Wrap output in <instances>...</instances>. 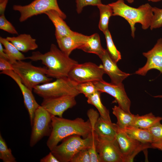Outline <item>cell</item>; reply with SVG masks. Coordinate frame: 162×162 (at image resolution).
<instances>
[{"instance_id":"22","label":"cell","mask_w":162,"mask_h":162,"mask_svg":"<svg viewBox=\"0 0 162 162\" xmlns=\"http://www.w3.org/2000/svg\"><path fill=\"white\" fill-rule=\"evenodd\" d=\"M121 129L130 137L142 143L152 144L153 142L152 136L147 129L128 126Z\"/></svg>"},{"instance_id":"5","label":"cell","mask_w":162,"mask_h":162,"mask_svg":"<svg viewBox=\"0 0 162 162\" xmlns=\"http://www.w3.org/2000/svg\"><path fill=\"white\" fill-rule=\"evenodd\" d=\"M77 84L68 77H65L37 86L33 90L43 99L65 96L76 97L80 94L76 88Z\"/></svg>"},{"instance_id":"33","label":"cell","mask_w":162,"mask_h":162,"mask_svg":"<svg viewBox=\"0 0 162 162\" xmlns=\"http://www.w3.org/2000/svg\"><path fill=\"white\" fill-rule=\"evenodd\" d=\"M92 139L91 144L88 148L90 155L91 162H101L99 155L97 152L96 147L97 135L93 129Z\"/></svg>"},{"instance_id":"34","label":"cell","mask_w":162,"mask_h":162,"mask_svg":"<svg viewBox=\"0 0 162 162\" xmlns=\"http://www.w3.org/2000/svg\"><path fill=\"white\" fill-rule=\"evenodd\" d=\"M0 29L10 34H18L15 28L7 19L4 14L1 15L0 16Z\"/></svg>"},{"instance_id":"30","label":"cell","mask_w":162,"mask_h":162,"mask_svg":"<svg viewBox=\"0 0 162 162\" xmlns=\"http://www.w3.org/2000/svg\"><path fill=\"white\" fill-rule=\"evenodd\" d=\"M0 159L4 162H16L11 150L8 148L4 140L0 134Z\"/></svg>"},{"instance_id":"42","label":"cell","mask_w":162,"mask_h":162,"mask_svg":"<svg viewBox=\"0 0 162 162\" xmlns=\"http://www.w3.org/2000/svg\"><path fill=\"white\" fill-rule=\"evenodd\" d=\"M126 0L128 3L131 4L133 3L134 1V0Z\"/></svg>"},{"instance_id":"8","label":"cell","mask_w":162,"mask_h":162,"mask_svg":"<svg viewBox=\"0 0 162 162\" xmlns=\"http://www.w3.org/2000/svg\"><path fill=\"white\" fill-rule=\"evenodd\" d=\"M105 74L101 64L98 66L91 62L77 64L70 71L68 77L77 84L103 80Z\"/></svg>"},{"instance_id":"20","label":"cell","mask_w":162,"mask_h":162,"mask_svg":"<svg viewBox=\"0 0 162 162\" xmlns=\"http://www.w3.org/2000/svg\"><path fill=\"white\" fill-rule=\"evenodd\" d=\"M6 38L21 52H26L38 47L36 39L29 34H21L16 37H7Z\"/></svg>"},{"instance_id":"3","label":"cell","mask_w":162,"mask_h":162,"mask_svg":"<svg viewBox=\"0 0 162 162\" xmlns=\"http://www.w3.org/2000/svg\"><path fill=\"white\" fill-rule=\"evenodd\" d=\"M108 4L112 9L113 16L122 17L128 22L133 38L135 37L136 23H140L144 30L150 28L153 13V7L148 3L135 8L126 4L124 0H117Z\"/></svg>"},{"instance_id":"1","label":"cell","mask_w":162,"mask_h":162,"mask_svg":"<svg viewBox=\"0 0 162 162\" xmlns=\"http://www.w3.org/2000/svg\"><path fill=\"white\" fill-rule=\"evenodd\" d=\"M51 125L52 131L46 142L50 151L68 136L77 135L86 138L92 130L89 120L85 121L81 118L70 120L51 115Z\"/></svg>"},{"instance_id":"6","label":"cell","mask_w":162,"mask_h":162,"mask_svg":"<svg viewBox=\"0 0 162 162\" xmlns=\"http://www.w3.org/2000/svg\"><path fill=\"white\" fill-rule=\"evenodd\" d=\"M81 136L74 135L64 138L62 140V143L56 146L51 151V152L59 162H70L79 151L88 148L92 140V131L86 138H82Z\"/></svg>"},{"instance_id":"43","label":"cell","mask_w":162,"mask_h":162,"mask_svg":"<svg viewBox=\"0 0 162 162\" xmlns=\"http://www.w3.org/2000/svg\"><path fill=\"white\" fill-rule=\"evenodd\" d=\"M154 98H162V95H157L155 96H154Z\"/></svg>"},{"instance_id":"39","label":"cell","mask_w":162,"mask_h":162,"mask_svg":"<svg viewBox=\"0 0 162 162\" xmlns=\"http://www.w3.org/2000/svg\"><path fill=\"white\" fill-rule=\"evenodd\" d=\"M0 58H2L9 61L8 56L4 49L3 47L2 44L1 43H0Z\"/></svg>"},{"instance_id":"2","label":"cell","mask_w":162,"mask_h":162,"mask_svg":"<svg viewBox=\"0 0 162 162\" xmlns=\"http://www.w3.org/2000/svg\"><path fill=\"white\" fill-rule=\"evenodd\" d=\"M26 58L34 61H41L46 67L47 75L56 79L68 77L70 70L78 63L54 44H51L50 50L45 53L34 52L31 56Z\"/></svg>"},{"instance_id":"4","label":"cell","mask_w":162,"mask_h":162,"mask_svg":"<svg viewBox=\"0 0 162 162\" xmlns=\"http://www.w3.org/2000/svg\"><path fill=\"white\" fill-rule=\"evenodd\" d=\"M13 71L22 82L32 90L37 86L50 82L52 78L47 75V68L33 65L31 62L17 61L13 64Z\"/></svg>"},{"instance_id":"16","label":"cell","mask_w":162,"mask_h":162,"mask_svg":"<svg viewBox=\"0 0 162 162\" xmlns=\"http://www.w3.org/2000/svg\"><path fill=\"white\" fill-rule=\"evenodd\" d=\"M102 64H101L105 74L110 77L111 83L118 85L122 83L123 80L130 75V74L122 71L110 56L106 50L100 57Z\"/></svg>"},{"instance_id":"38","label":"cell","mask_w":162,"mask_h":162,"mask_svg":"<svg viewBox=\"0 0 162 162\" xmlns=\"http://www.w3.org/2000/svg\"><path fill=\"white\" fill-rule=\"evenodd\" d=\"M40 161V162H60L51 152L47 155L41 158Z\"/></svg>"},{"instance_id":"23","label":"cell","mask_w":162,"mask_h":162,"mask_svg":"<svg viewBox=\"0 0 162 162\" xmlns=\"http://www.w3.org/2000/svg\"><path fill=\"white\" fill-rule=\"evenodd\" d=\"M162 117L156 116L152 112L140 116L134 115L132 126L142 129H148L160 122Z\"/></svg>"},{"instance_id":"31","label":"cell","mask_w":162,"mask_h":162,"mask_svg":"<svg viewBox=\"0 0 162 162\" xmlns=\"http://www.w3.org/2000/svg\"><path fill=\"white\" fill-rule=\"evenodd\" d=\"M76 88L80 94L87 98L98 91L93 82H89L77 84Z\"/></svg>"},{"instance_id":"45","label":"cell","mask_w":162,"mask_h":162,"mask_svg":"<svg viewBox=\"0 0 162 162\" xmlns=\"http://www.w3.org/2000/svg\"><path fill=\"white\" fill-rule=\"evenodd\" d=\"M159 150H160L162 151V146L161 147Z\"/></svg>"},{"instance_id":"13","label":"cell","mask_w":162,"mask_h":162,"mask_svg":"<svg viewBox=\"0 0 162 162\" xmlns=\"http://www.w3.org/2000/svg\"><path fill=\"white\" fill-rule=\"evenodd\" d=\"M75 97L65 96L56 98H44L42 106L51 115L62 117L63 113L76 104Z\"/></svg>"},{"instance_id":"37","label":"cell","mask_w":162,"mask_h":162,"mask_svg":"<svg viewBox=\"0 0 162 162\" xmlns=\"http://www.w3.org/2000/svg\"><path fill=\"white\" fill-rule=\"evenodd\" d=\"M0 71L13 70V64L8 60L0 58Z\"/></svg>"},{"instance_id":"10","label":"cell","mask_w":162,"mask_h":162,"mask_svg":"<svg viewBox=\"0 0 162 162\" xmlns=\"http://www.w3.org/2000/svg\"><path fill=\"white\" fill-rule=\"evenodd\" d=\"M116 140L124 162H133L135 157L140 151L148 148H152L151 144L143 143L130 137L119 127Z\"/></svg>"},{"instance_id":"35","label":"cell","mask_w":162,"mask_h":162,"mask_svg":"<svg viewBox=\"0 0 162 162\" xmlns=\"http://www.w3.org/2000/svg\"><path fill=\"white\" fill-rule=\"evenodd\" d=\"M76 10L78 14L80 13L83 8L88 5L98 6L102 4L101 0H76Z\"/></svg>"},{"instance_id":"14","label":"cell","mask_w":162,"mask_h":162,"mask_svg":"<svg viewBox=\"0 0 162 162\" xmlns=\"http://www.w3.org/2000/svg\"><path fill=\"white\" fill-rule=\"evenodd\" d=\"M0 74H5L11 77L19 86L22 94L24 104L28 111L31 125L32 126L35 112L40 106L36 101L32 93V90L22 82L19 76L13 70L2 71Z\"/></svg>"},{"instance_id":"19","label":"cell","mask_w":162,"mask_h":162,"mask_svg":"<svg viewBox=\"0 0 162 162\" xmlns=\"http://www.w3.org/2000/svg\"><path fill=\"white\" fill-rule=\"evenodd\" d=\"M44 14L48 16L55 26L56 39L71 34L74 32L70 29L56 11L51 10L45 12Z\"/></svg>"},{"instance_id":"41","label":"cell","mask_w":162,"mask_h":162,"mask_svg":"<svg viewBox=\"0 0 162 162\" xmlns=\"http://www.w3.org/2000/svg\"><path fill=\"white\" fill-rule=\"evenodd\" d=\"M149 1H151L153 2H159L161 1H162V0H148Z\"/></svg>"},{"instance_id":"27","label":"cell","mask_w":162,"mask_h":162,"mask_svg":"<svg viewBox=\"0 0 162 162\" xmlns=\"http://www.w3.org/2000/svg\"><path fill=\"white\" fill-rule=\"evenodd\" d=\"M100 12V20L98 27L100 30L104 33L108 29L109 21L110 17L113 16L111 7L108 4H103L97 6Z\"/></svg>"},{"instance_id":"21","label":"cell","mask_w":162,"mask_h":162,"mask_svg":"<svg viewBox=\"0 0 162 162\" xmlns=\"http://www.w3.org/2000/svg\"><path fill=\"white\" fill-rule=\"evenodd\" d=\"M78 49L86 52L95 54L99 58L106 50L102 47L99 35L97 33L88 36L86 41Z\"/></svg>"},{"instance_id":"28","label":"cell","mask_w":162,"mask_h":162,"mask_svg":"<svg viewBox=\"0 0 162 162\" xmlns=\"http://www.w3.org/2000/svg\"><path fill=\"white\" fill-rule=\"evenodd\" d=\"M104 34L106 41V50L112 59L117 63L121 59V53L115 46L109 30H107Z\"/></svg>"},{"instance_id":"29","label":"cell","mask_w":162,"mask_h":162,"mask_svg":"<svg viewBox=\"0 0 162 162\" xmlns=\"http://www.w3.org/2000/svg\"><path fill=\"white\" fill-rule=\"evenodd\" d=\"M147 129L153 138L152 148L160 149L162 146V124L158 123Z\"/></svg>"},{"instance_id":"36","label":"cell","mask_w":162,"mask_h":162,"mask_svg":"<svg viewBox=\"0 0 162 162\" xmlns=\"http://www.w3.org/2000/svg\"><path fill=\"white\" fill-rule=\"evenodd\" d=\"M70 162H91L88 148L82 149L76 154L71 159Z\"/></svg>"},{"instance_id":"9","label":"cell","mask_w":162,"mask_h":162,"mask_svg":"<svg viewBox=\"0 0 162 162\" xmlns=\"http://www.w3.org/2000/svg\"><path fill=\"white\" fill-rule=\"evenodd\" d=\"M32 126L29 143L31 147L44 137L50 136L52 131L51 115L40 106L35 112Z\"/></svg>"},{"instance_id":"40","label":"cell","mask_w":162,"mask_h":162,"mask_svg":"<svg viewBox=\"0 0 162 162\" xmlns=\"http://www.w3.org/2000/svg\"><path fill=\"white\" fill-rule=\"evenodd\" d=\"M8 0H4L0 2V15L4 14V12Z\"/></svg>"},{"instance_id":"18","label":"cell","mask_w":162,"mask_h":162,"mask_svg":"<svg viewBox=\"0 0 162 162\" xmlns=\"http://www.w3.org/2000/svg\"><path fill=\"white\" fill-rule=\"evenodd\" d=\"M91 124L98 137L110 140H116L118 128L116 124L106 120L100 116L95 124Z\"/></svg>"},{"instance_id":"44","label":"cell","mask_w":162,"mask_h":162,"mask_svg":"<svg viewBox=\"0 0 162 162\" xmlns=\"http://www.w3.org/2000/svg\"><path fill=\"white\" fill-rule=\"evenodd\" d=\"M4 0H0V2H1L3 1H4Z\"/></svg>"},{"instance_id":"24","label":"cell","mask_w":162,"mask_h":162,"mask_svg":"<svg viewBox=\"0 0 162 162\" xmlns=\"http://www.w3.org/2000/svg\"><path fill=\"white\" fill-rule=\"evenodd\" d=\"M112 109V113L117 119L116 124L120 129H122L132 126L134 115L126 112L118 106L115 105Z\"/></svg>"},{"instance_id":"15","label":"cell","mask_w":162,"mask_h":162,"mask_svg":"<svg viewBox=\"0 0 162 162\" xmlns=\"http://www.w3.org/2000/svg\"><path fill=\"white\" fill-rule=\"evenodd\" d=\"M147 58L146 64L136 71L135 74L145 76L150 70L155 69L162 73V38L159 39L153 48L142 53Z\"/></svg>"},{"instance_id":"12","label":"cell","mask_w":162,"mask_h":162,"mask_svg":"<svg viewBox=\"0 0 162 162\" xmlns=\"http://www.w3.org/2000/svg\"><path fill=\"white\" fill-rule=\"evenodd\" d=\"M98 90L106 93L113 97L118 106L126 112L131 113V102L125 91L123 83L117 85L106 82L103 80L93 82Z\"/></svg>"},{"instance_id":"26","label":"cell","mask_w":162,"mask_h":162,"mask_svg":"<svg viewBox=\"0 0 162 162\" xmlns=\"http://www.w3.org/2000/svg\"><path fill=\"white\" fill-rule=\"evenodd\" d=\"M101 93L97 91L94 94L87 97V102L94 106L98 110L100 117L104 119L111 122L109 110L101 102L100 94Z\"/></svg>"},{"instance_id":"11","label":"cell","mask_w":162,"mask_h":162,"mask_svg":"<svg viewBox=\"0 0 162 162\" xmlns=\"http://www.w3.org/2000/svg\"><path fill=\"white\" fill-rule=\"evenodd\" d=\"M96 147L101 162H124L116 140L101 138L97 135Z\"/></svg>"},{"instance_id":"7","label":"cell","mask_w":162,"mask_h":162,"mask_svg":"<svg viewBox=\"0 0 162 162\" xmlns=\"http://www.w3.org/2000/svg\"><path fill=\"white\" fill-rule=\"evenodd\" d=\"M13 9L20 13L19 20L20 22L51 10L56 11L64 20L66 18V14L59 8L57 0H34L27 5H14Z\"/></svg>"},{"instance_id":"25","label":"cell","mask_w":162,"mask_h":162,"mask_svg":"<svg viewBox=\"0 0 162 162\" xmlns=\"http://www.w3.org/2000/svg\"><path fill=\"white\" fill-rule=\"evenodd\" d=\"M0 43L4 46L9 58V61L12 64L17 61H23L26 59L24 55L6 38L0 37Z\"/></svg>"},{"instance_id":"32","label":"cell","mask_w":162,"mask_h":162,"mask_svg":"<svg viewBox=\"0 0 162 162\" xmlns=\"http://www.w3.org/2000/svg\"><path fill=\"white\" fill-rule=\"evenodd\" d=\"M152 10L153 15L150 27L151 30L162 27V9L154 7Z\"/></svg>"},{"instance_id":"17","label":"cell","mask_w":162,"mask_h":162,"mask_svg":"<svg viewBox=\"0 0 162 162\" xmlns=\"http://www.w3.org/2000/svg\"><path fill=\"white\" fill-rule=\"evenodd\" d=\"M88 36L75 32L72 34L56 39L59 48L69 56L72 51L79 48L86 41Z\"/></svg>"}]
</instances>
